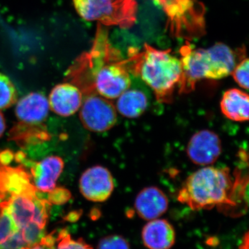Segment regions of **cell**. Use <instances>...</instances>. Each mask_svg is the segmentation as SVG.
Returning a JSON list of instances; mask_svg holds the SVG:
<instances>
[{
  "label": "cell",
  "mask_w": 249,
  "mask_h": 249,
  "mask_svg": "<svg viewBox=\"0 0 249 249\" xmlns=\"http://www.w3.org/2000/svg\"><path fill=\"white\" fill-rule=\"evenodd\" d=\"M227 168L204 167L190 175L178 191V200L193 210L235 205Z\"/></svg>",
  "instance_id": "obj_1"
},
{
  "label": "cell",
  "mask_w": 249,
  "mask_h": 249,
  "mask_svg": "<svg viewBox=\"0 0 249 249\" xmlns=\"http://www.w3.org/2000/svg\"><path fill=\"white\" fill-rule=\"evenodd\" d=\"M137 72L142 81L153 90L157 101L168 103L171 102L177 85L181 83L182 64L168 51L145 45Z\"/></svg>",
  "instance_id": "obj_2"
},
{
  "label": "cell",
  "mask_w": 249,
  "mask_h": 249,
  "mask_svg": "<svg viewBox=\"0 0 249 249\" xmlns=\"http://www.w3.org/2000/svg\"><path fill=\"white\" fill-rule=\"evenodd\" d=\"M37 190L11 195L4 201L28 246L35 245L46 235L51 203L37 194Z\"/></svg>",
  "instance_id": "obj_3"
},
{
  "label": "cell",
  "mask_w": 249,
  "mask_h": 249,
  "mask_svg": "<svg viewBox=\"0 0 249 249\" xmlns=\"http://www.w3.org/2000/svg\"><path fill=\"white\" fill-rule=\"evenodd\" d=\"M107 40L102 34L96 39L92 53L93 88L109 100L116 99L132 85L131 76L124 61H110Z\"/></svg>",
  "instance_id": "obj_4"
},
{
  "label": "cell",
  "mask_w": 249,
  "mask_h": 249,
  "mask_svg": "<svg viewBox=\"0 0 249 249\" xmlns=\"http://www.w3.org/2000/svg\"><path fill=\"white\" fill-rule=\"evenodd\" d=\"M79 110L82 124L92 132H106L117 122V110L114 105L96 92H90L83 98Z\"/></svg>",
  "instance_id": "obj_5"
},
{
  "label": "cell",
  "mask_w": 249,
  "mask_h": 249,
  "mask_svg": "<svg viewBox=\"0 0 249 249\" xmlns=\"http://www.w3.org/2000/svg\"><path fill=\"white\" fill-rule=\"evenodd\" d=\"M79 188L85 199L93 202H103L110 197L114 191V179L107 168L95 165L82 174Z\"/></svg>",
  "instance_id": "obj_6"
},
{
  "label": "cell",
  "mask_w": 249,
  "mask_h": 249,
  "mask_svg": "<svg viewBox=\"0 0 249 249\" xmlns=\"http://www.w3.org/2000/svg\"><path fill=\"white\" fill-rule=\"evenodd\" d=\"M78 15L88 21L119 23L124 19V6L116 0H73Z\"/></svg>",
  "instance_id": "obj_7"
},
{
  "label": "cell",
  "mask_w": 249,
  "mask_h": 249,
  "mask_svg": "<svg viewBox=\"0 0 249 249\" xmlns=\"http://www.w3.org/2000/svg\"><path fill=\"white\" fill-rule=\"evenodd\" d=\"M186 152L188 158L195 164H212L222 152L220 139L212 131L208 129L199 131L188 142Z\"/></svg>",
  "instance_id": "obj_8"
},
{
  "label": "cell",
  "mask_w": 249,
  "mask_h": 249,
  "mask_svg": "<svg viewBox=\"0 0 249 249\" xmlns=\"http://www.w3.org/2000/svg\"><path fill=\"white\" fill-rule=\"evenodd\" d=\"M183 75L180 83L181 92H189L194 89L196 82L209 79L210 64L207 51L204 49H192L186 47L183 51Z\"/></svg>",
  "instance_id": "obj_9"
},
{
  "label": "cell",
  "mask_w": 249,
  "mask_h": 249,
  "mask_svg": "<svg viewBox=\"0 0 249 249\" xmlns=\"http://www.w3.org/2000/svg\"><path fill=\"white\" fill-rule=\"evenodd\" d=\"M83 93L76 85L61 83L54 87L49 95V107L59 116L67 117L79 110Z\"/></svg>",
  "instance_id": "obj_10"
},
{
  "label": "cell",
  "mask_w": 249,
  "mask_h": 249,
  "mask_svg": "<svg viewBox=\"0 0 249 249\" xmlns=\"http://www.w3.org/2000/svg\"><path fill=\"white\" fill-rule=\"evenodd\" d=\"M64 165L62 158L55 155L49 156L34 163L31 166L30 175L36 189L43 193H50L55 189Z\"/></svg>",
  "instance_id": "obj_11"
},
{
  "label": "cell",
  "mask_w": 249,
  "mask_h": 249,
  "mask_svg": "<svg viewBox=\"0 0 249 249\" xmlns=\"http://www.w3.org/2000/svg\"><path fill=\"white\" fill-rule=\"evenodd\" d=\"M168 199L164 193L155 186L147 187L139 192L134 201L137 214L144 220L158 219L166 212Z\"/></svg>",
  "instance_id": "obj_12"
},
{
  "label": "cell",
  "mask_w": 249,
  "mask_h": 249,
  "mask_svg": "<svg viewBox=\"0 0 249 249\" xmlns=\"http://www.w3.org/2000/svg\"><path fill=\"white\" fill-rule=\"evenodd\" d=\"M49 100L45 95L32 92L19 99L16 104V115L24 124L38 125L48 116Z\"/></svg>",
  "instance_id": "obj_13"
},
{
  "label": "cell",
  "mask_w": 249,
  "mask_h": 249,
  "mask_svg": "<svg viewBox=\"0 0 249 249\" xmlns=\"http://www.w3.org/2000/svg\"><path fill=\"white\" fill-rule=\"evenodd\" d=\"M142 237L147 249H170L176 241V232L168 220L158 218L144 226Z\"/></svg>",
  "instance_id": "obj_14"
},
{
  "label": "cell",
  "mask_w": 249,
  "mask_h": 249,
  "mask_svg": "<svg viewBox=\"0 0 249 249\" xmlns=\"http://www.w3.org/2000/svg\"><path fill=\"white\" fill-rule=\"evenodd\" d=\"M209 55V79L219 80L232 73L236 67V55L229 46L217 43L206 49Z\"/></svg>",
  "instance_id": "obj_15"
},
{
  "label": "cell",
  "mask_w": 249,
  "mask_h": 249,
  "mask_svg": "<svg viewBox=\"0 0 249 249\" xmlns=\"http://www.w3.org/2000/svg\"><path fill=\"white\" fill-rule=\"evenodd\" d=\"M222 114L236 122L249 121V95L237 89L227 90L220 103Z\"/></svg>",
  "instance_id": "obj_16"
},
{
  "label": "cell",
  "mask_w": 249,
  "mask_h": 249,
  "mask_svg": "<svg viewBox=\"0 0 249 249\" xmlns=\"http://www.w3.org/2000/svg\"><path fill=\"white\" fill-rule=\"evenodd\" d=\"M116 110L124 117L134 119L147 110L149 98L143 89L132 85L117 98Z\"/></svg>",
  "instance_id": "obj_17"
},
{
  "label": "cell",
  "mask_w": 249,
  "mask_h": 249,
  "mask_svg": "<svg viewBox=\"0 0 249 249\" xmlns=\"http://www.w3.org/2000/svg\"><path fill=\"white\" fill-rule=\"evenodd\" d=\"M27 244L4 201L0 202V249H21Z\"/></svg>",
  "instance_id": "obj_18"
},
{
  "label": "cell",
  "mask_w": 249,
  "mask_h": 249,
  "mask_svg": "<svg viewBox=\"0 0 249 249\" xmlns=\"http://www.w3.org/2000/svg\"><path fill=\"white\" fill-rule=\"evenodd\" d=\"M18 92L9 77L0 72V110L8 109L17 102Z\"/></svg>",
  "instance_id": "obj_19"
},
{
  "label": "cell",
  "mask_w": 249,
  "mask_h": 249,
  "mask_svg": "<svg viewBox=\"0 0 249 249\" xmlns=\"http://www.w3.org/2000/svg\"><path fill=\"white\" fill-rule=\"evenodd\" d=\"M54 249H93L83 239L72 238L65 229H62L56 236Z\"/></svg>",
  "instance_id": "obj_20"
},
{
  "label": "cell",
  "mask_w": 249,
  "mask_h": 249,
  "mask_svg": "<svg viewBox=\"0 0 249 249\" xmlns=\"http://www.w3.org/2000/svg\"><path fill=\"white\" fill-rule=\"evenodd\" d=\"M97 249H131L124 237L119 235H109L103 237L98 242Z\"/></svg>",
  "instance_id": "obj_21"
},
{
  "label": "cell",
  "mask_w": 249,
  "mask_h": 249,
  "mask_svg": "<svg viewBox=\"0 0 249 249\" xmlns=\"http://www.w3.org/2000/svg\"><path fill=\"white\" fill-rule=\"evenodd\" d=\"M232 74L241 88L249 90V58L244 59L236 65Z\"/></svg>",
  "instance_id": "obj_22"
},
{
  "label": "cell",
  "mask_w": 249,
  "mask_h": 249,
  "mask_svg": "<svg viewBox=\"0 0 249 249\" xmlns=\"http://www.w3.org/2000/svg\"><path fill=\"white\" fill-rule=\"evenodd\" d=\"M49 193L47 199L51 204H63L71 198V194L67 189L64 188H55Z\"/></svg>",
  "instance_id": "obj_23"
},
{
  "label": "cell",
  "mask_w": 249,
  "mask_h": 249,
  "mask_svg": "<svg viewBox=\"0 0 249 249\" xmlns=\"http://www.w3.org/2000/svg\"><path fill=\"white\" fill-rule=\"evenodd\" d=\"M56 236L55 232L45 235L43 238L35 245L23 247L21 249H55Z\"/></svg>",
  "instance_id": "obj_24"
},
{
  "label": "cell",
  "mask_w": 249,
  "mask_h": 249,
  "mask_svg": "<svg viewBox=\"0 0 249 249\" xmlns=\"http://www.w3.org/2000/svg\"><path fill=\"white\" fill-rule=\"evenodd\" d=\"M6 129V121H5L4 115L0 111V138L2 137Z\"/></svg>",
  "instance_id": "obj_25"
},
{
  "label": "cell",
  "mask_w": 249,
  "mask_h": 249,
  "mask_svg": "<svg viewBox=\"0 0 249 249\" xmlns=\"http://www.w3.org/2000/svg\"><path fill=\"white\" fill-rule=\"evenodd\" d=\"M240 249H249V231L245 234Z\"/></svg>",
  "instance_id": "obj_26"
},
{
  "label": "cell",
  "mask_w": 249,
  "mask_h": 249,
  "mask_svg": "<svg viewBox=\"0 0 249 249\" xmlns=\"http://www.w3.org/2000/svg\"><path fill=\"white\" fill-rule=\"evenodd\" d=\"M245 198L246 201H247V204H248L249 206V182L245 188Z\"/></svg>",
  "instance_id": "obj_27"
}]
</instances>
